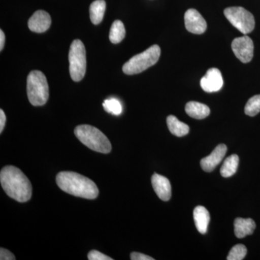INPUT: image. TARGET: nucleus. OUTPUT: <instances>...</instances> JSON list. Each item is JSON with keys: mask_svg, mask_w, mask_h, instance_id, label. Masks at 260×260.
Returning a JSON list of instances; mask_svg holds the SVG:
<instances>
[{"mask_svg": "<svg viewBox=\"0 0 260 260\" xmlns=\"http://www.w3.org/2000/svg\"><path fill=\"white\" fill-rule=\"evenodd\" d=\"M0 182L6 194L16 201L25 203L31 198V183L18 168H3L0 172Z\"/></svg>", "mask_w": 260, "mask_h": 260, "instance_id": "nucleus-1", "label": "nucleus"}, {"mask_svg": "<svg viewBox=\"0 0 260 260\" xmlns=\"http://www.w3.org/2000/svg\"><path fill=\"white\" fill-rule=\"evenodd\" d=\"M56 181L61 190L74 196L93 200L99 195V191L96 184L88 178L78 173H59L56 176Z\"/></svg>", "mask_w": 260, "mask_h": 260, "instance_id": "nucleus-2", "label": "nucleus"}, {"mask_svg": "<svg viewBox=\"0 0 260 260\" xmlns=\"http://www.w3.org/2000/svg\"><path fill=\"white\" fill-rule=\"evenodd\" d=\"M75 135L85 146L94 151L109 153L112 150V145L102 131L95 126L82 124L75 129Z\"/></svg>", "mask_w": 260, "mask_h": 260, "instance_id": "nucleus-3", "label": "nucleus"}, {"mask_svg": "<svg viewBox=\"0 0 260 260\" xmlns=\"http://www.w3.org/2000/svg\"><path fill=\"white\" fill-rule=\"evenodd\" d=\"M27 93L29 102L34 107L44 106L49 96V88L47 78L39 70L29 73L27 78Z\"/></svg>", "mask_w": 260, "mask_h": 260, "instance_id": "nucleus-4", "label": "nucleus"}, {"mask_svg": "<svg viewBox=\"0 0 260 260\" xmlns=\"http://www.w3.org/2000/svg\"><path fill=\"white\" fill-rule=\"evenodd\" d=\"M160 56V48L153 45L147 50L132 57L123 65V72L126 75L139 74L156 64Z\"/></svg>", "mask_w": 260, "mask_h": 260, "instance_id": "nucleus-5", "label": "nucleus"}, {"mask_svg": "<svg viewBox=\"0 0 260 260\" xmlns=\"http://www.w3.org/2000/svg\"><path fill=\"white\" fill-rule=\"evenodd\" d=\"M70 73L72 79L79 82L86 72V51L83 43L79 39L73 41L69 52Z\"/></svg>", "mask_w": 260, "mask_h": 260, "instance_id": "nucleus-6", "label": "nucleus"}, {"mask_svg": "<svg viewBox=\"0 0 260 260\" xmlns=\"http://www.w3.org/2000/svg\"><path fill=\"white\" fill-rule=\"evenodd\" d=\"M224 15L229 22L244 35L254 30L255 20L250 12L242 7H231L224 10Z\"/></svg>", "mask_w": 260, "mask_h": 260, "instance_id": "nucleus-7", "label": "nucleus"}, {"mask_svg": "<svg viewBox=\"0 0 260 260\" xmlns=\"http://www.w3.org/2000/svg\"><path fill=\"white\" fill-rule=\"evenodd\" d=\"M232 50L234 54L243 63L249 62L254 56V43L251 38L244 35L233 41Z\"/></svg>", "mask_w": 260, "mask_h": 260, "instance_id": "nucleus-8", "label": "nucleus"}, {"mask_svg": "<svg viewBox=\"0 0 260 260\" xmlns=\"http://www.w3.org/2000/svg\"><path fill=\"white\" fill-rule=\"evenodd\" d=\"M200 85L207 93L218 92L223 85L221 73L217 68L208 70L206 75L200 80Z\"/></svg>", "mask_w": 260, "mask_h": 260, "instance_id": "nucleus-9", "label": "nucleus"}, {"mask_svg": "<svg viewBox=\"0 0 260 260\" xmlns=\"http://www.w3.org/2000/svg\"><path fill=\"white\" fill-rule=\"evenodd\" d=\"M184 23L188 31L194 34H203L207 29V23L198 10L189 9L184 15Z\"/></svg>", "mask_w": 260, "mask_h": 260, "instance_id": "nucleus-10", "label": "nucleus"}, {"mask_svg": "<svg viewBox=\"0 0 260 260\" xmlns=\"http://www.w3.org/2000/svg\"><path fill=\"white\" fill-rule=\"evenodd\" d=\"M226 152V145L224 144L218 145L210 155L202 159L200 161L202 169L206 172H213L217 166L222 161Z\"/></svg>", "mask_w": 260, "mask_h": 260, "instance_id": "nucleus-11", "label": "nucleus"}, {"mask_svg": "<svg viewBox=\"0 0 260 260\" xmlns=\"http://www.w3.org/2000/svg\"><path fill=\"white\" fill-rule=\"evenodd\" d=\"M51 24V19L49 13L44 10H38L28 20V28L32 32H44L47 31Z\"/></svg>", "mask_w": 260, "mask_h": 260, "instance_id": "nucleus-12", "label": "nucleus"}, {"mask_svg": "<svg viewBox=\"0 0 260 260\" xmlns=\"http://www.w3.org/2000/svg\"><path fill=\"white\" fill-rule=\"evenodd\" d=\"M154 191L162 201H169L172 197V186L167 177L154 174L151 179Z\"/></svg>", "mask_w": 260, "mask_h": 260, "instance_id": "nucleus-13", "label": "nucleus"}, {"mask_svg": "<svg viewBox=\"0 0 260 260\" xmlns=\"http://www.w3.org/2000/svg\"><path fill=\"white\" fill-rule=\"evenodd\" d=\"M255 229V222L251 218H237L234 220V233L239 239L251 235Z\"/></svg>", "mask_w": 260, "mask_h": 260, "instance_id": "nucleus-14", "label": "nucleus"}, {"mask_svg": "<svg viewBox=\"0 0 260 260\" xmlns=\"http://www.w3.org/2000/svg\"><path fill=\"white\" fill-rule=\"evenodd\" d=\"M193 216H194L195 225H196L198 232L202 234H206L210 220L208 210L205 207L200 205L194 208Z\"/></svg>", "mask_w": 260, "mask_h": 260, "instance_id": "nucleus-15", "label": "nucleus"}, {"mask_svg": "<svg viewBox=\"0 0 260 260\" xmlns=\"http://www.w3.org/2000/svg\"><path fill=\"white\" fill-rule=\"evenodd\" d=\"M186 114L190 117L196 119H203L209 116V107L202 103L190 102L186 104L185 107Z\"/></svg>", "mask_w": 260, "mask_h": 260, "instance_id": "nucleus-16", "label": "nucleus"}, {"mask_svg": "<svg viewBox=\"0 0 260 260\" xmlns=\"http://www.w3.org/2000/svg\"><path fill=\"white\" fill-rule=\"evenodd\" d=\"M167 121L169 131L175 136H185L189 133V126L185 123L181 122L176 116L172 115L168 116Z\"/></svg>", "mask_w": 260, "mask_h": 260, "instance_id": "nucleus-17", "label": "nucleus"}, {"mask_svg": "<svg viewBox=\"0 0 260 260\" xmlns=\"http://www.w3.org/2000/svg\"><path fill=\"white\" fill-rule=\"evenodd\" d=\"M107 4L104 0H95L90 6V18L94 25L102 21L105 14Z\"/></svg>", "mask_w": 260, "mask_h": 260, "instance_id": "nucleus-18", "label": "nucleus"}, {"mask_svg": "<svg viewBox=\"0 0 260 260\" xmlns=\"http://www.w3.org/2000/svg\"><path fill=\"white\" fill-rule=\"evenodd\" d=\"M239 158L236 154H233L225 159L220 168V174L222 177L228 178L232 177L237 172L239 166Z\"/></svg>", "mask_w": 260, "mask_h": 260, "instance_id": "nucleus-19", "label": "nucleus"}, {"mask_svg": "<svg viewBox=\"0 0 260 260\" xmlns=\"http://www.w3.org/2000/svg\"><path fill=\"white\" fill-rule=\"evenodd\" d=\"M126 30L121 20H115L111 27L109 39L113 44H119L125 37Z\"/></svg>", "mask_w": 260, "mask_h": 260, "instance_id": "nucleus-20", "label": "nucleus"}, {"mask_svg": "<svg viewBox=\"0 0 260 260\" xmlns=\"http://www.w3.org/2000/svg\"><path fill=\"white\" fill-rule=\"evenodd\" d=\"M103 107L106 112L112 114L113 115L119 116L122 112V106L118 99L112 98L107 99L103 103Z\"/></svg>", "mask_w": 260, "mask_h": 260, "instance_id": "nucleus-21", "label": "nucleus"}, {"mask_svg": "<svg viewBox=\"0 0 260 260\" xmlns=\"http://www.w3.org/2000/svg\"><path fill=\"white\" fill-rule=\"evenodd\" d=\"M244 112L246 115L254 116L260 112V94L251 97L245 106Z\"/></svg>", "mask_w": 260, "mask_h": 260, "instance_id": "nucleus-22", "label": "nucleus"}, {"mask_svg": "<svg viewBox=\"0 0 260 260\" xmlns=\"http://www.w3.org/2000/svg\"><path fill=\"white\" fill-rule=\"evenodd\" d=\"M246 254H247V249H246V246L243 244H237V245L233 246L227 256V259L242 260L244 259Z\"/></svg>", "mask_w": 260, "mask_h": 260, "instance_id": "nucleus-23", "label": "nucleus"}, {"mask_svg": "<svg viewBox=\"0 0 260 260\" xmlns=\"http://www.w3.org/2000/svg\"><path fill=\"white\" fill-rule=\"evenodd\" d=\"M88 258L89 260H112V257H109L100 251L92 250L88 253Z\"/></svg>", "mask_w": 260, "mask_h": 260, "instance_id": "nucleus-24", "label": "nucleus"}, {"mask_svg": "<svg viewBox=\"0 0 260 260\" xmlns=\"http://www.w3.org/2000/svg\"><path fill=\"white\" fill-rule=\"evenodd\" d=\"M0 259L1 260H15L16 258L13 253L10 252L8 249L2 247L0 249Z\"/></svg>", "mask_w": 260, "mask_h": 260, "instance_id": "nucleus-25", "label": "nucleus"}, {"mask_svg": "<svg viewBox=\"0 0 260 260\" xmlns=\"http://www.w3.org/2000/svg\"><path fill=\"white\" fill-rule=\"evenodd\" d=\"M130 259L132 260H154V258L151 256L139 252L132 253L130 254Z\"/></svg>", "mask_w": 260, "mask_h": 260, "instance_id": "nucleus-26", "label": "nucleus"}, {"mask_svg": "<svg viewBox=\"0 0 260 260\" xmlns=\"http://www.w3.org/2000/svg\"><path fill=\"white\" fill-rule=\"evenodd\" d=\"M5 123H6V116H5V112H3V109L0 110V133H3L4 129Z\"/></svg>", "mask_w": 260, "mask_h": 260, "instance_id": "nucleus-27", "label": "nucleus"}, {"mask_svg": "<svg viewBox=\"0 0 260 260\" xmlns=\"http://www.w3.org/2000/svg\"><path fill=\"white\" fill-rule=\"evenodd\" d=\"M5 42V36L3 30H0V50H3Z\"/></svg>", "mask_w": 260, "mask_h": 260, "instance_id": "nucleus-28", "label": "nucleus"}]
</instances>
